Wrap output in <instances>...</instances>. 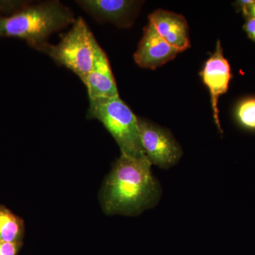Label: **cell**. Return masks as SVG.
<instances>
[{"label": "cell", "mask_w": 255, "mask_h": 255, "mask_svg": "<svg viewBox=\"0 0 255 255\" xmlns=\"http://www.w3.org/2000/svg\"><path fill=\"white\" fill-rule=\"evenodd\" d=\"M238 125L248 131L255 132V97L240 101L235 112Z\"/></svg>", "instance_id": "12"}, {"label": "cell", "mask_w": 255, "mask_h": 255, "mask_svg": "<svg viewBox=\"0 0 255 255\" xmlns=\"http://www.w3.org/2000/svg\"><path fill=\"white\" fill-rule=\"evenodd\" d=\"M77 2L96 19L120 27L130 26L141 4L140 1L128 0H82Z\"/></svg>", "instance_id": "8"}, {"label": "cell", "mask_w": 255, "mask_h": 255, "mask_svg": "<svg viewBox=\"0 0 255 255\" xmlns=\"http://www.w3.org/2000/svg\"><path fill=\"white\" fill-rule=\"evenodd\" d=\"M235 5L236 9L241 11L246 18H255V0H242L236 1Z\"/></svg>", "instance_id": "13"}, {"label": "cell", "mask_w": 255, "mask_h": 255, "mask_svg": "<svg viewBox=\"0 0 255 255\" xmlns=\"http://www.w3.org/2000/svg\"><path fill=\"white\" fill-rule=\"evenodd\" d=\"M23 221L5 208L0 207V241L20 243Z\"/></svg>", "instance_id": "11"}, {"label": "cell", "mask_w": 255, "mask_h": 255, "mask_svg": "<svg viewBox=\"0 0 255 255\" xmlns=\"http://www.w3.org/2000/svg\"><path fill=\"white\" fill-rule=\"evenodd\" d=\"M200 76L211 95L215 124L221 135H223V130L219 120L218 105L219 97L228 92L230 81L232 78V73L230 64L223 55L222 46L219 40L216 44L214 53L204 64Z\"/></svg>", "instance_id": "6"}, {"label": "cell", "mask_w": 255, "mask_h": 255, "mask_svg": "<svg viewBox=\"0 0 255 255\" xmlns=\"http://www.w3.org/2000/svg\"><path fill=\"white\" fill-rule=\"evenodd\" d=\"M147 157L121 155L106 179L101 203L106 214L136 216L157 205L162 188Z\"/></svg>", "instance_id": "1"}, {"label": "cell", "mask_w": 255, "mask_h": 255, "mask_svg": "<svg viewBox=\"0 0 255 255\" xmlns=\"http://www.w3.org/2000/svg\"><path fill=\"white\" fill-rule=\"evenodd\" d=\"M99 44L86 22L80 17L57 45L47 43L41 51L49 55L55 63L76 74L80 79L91 71Z\"/></svg>", "instance_id": "4"}, {"label": "cell", "mask_w": 255, "mask_h": 255, "mask_svg": "<svg viewBox=\"0 0 255 255\" xmlns=\"http://www.w3.org/2000/svg\"><path fill=\"white\" fill-rule=\"evenodd\" d=\"M149 23L164 41L179 53L190 47L189 26L182 15L159 9L149 16Z\"/></svg>", "instance_id": "10"}, {"label": "cell", "mask_w": 255, "mask_h": 255, "mask_svg": "<svg viewBox=\"0 0 255 255\" xmlns=\"http://www.w3.org/2000/svg\"><path fill=\"white\" fill-rule=\"evenodd\" d=\"M243 28H244L248 36L255 43V18H246V23Z\"/></svg>", "instance_id": "15"}, {"label": "cell", "mask_w": 255, "mask_h": 255, "mask_svg": "<svg viewBox=\"0 0 255 255\" xmlns=\"http://www.w3.org/2000/svg\"><path fill=\"white\" fill-rule=\"evenodd\" d=\"M81 80L87 87L90 100L119 97L110 61L100 46L96 51L91 71Z\"/></svg>", "instance_id": "9"}, {"label": "cell", "mask_w": 255, "mask_h": 255, "mask_svg": "<svg viewBox=\"0 0 255 255\" xmlns=\"http://www.w3.org/2000/svg\"><path fill=\"white\" fill-rule=\"evenodd\" d=\"M179 53V50L164 41L148 22L144 28L143 36L134 54V59L141 68L155 70L173 60Z\"/></svg>", "instance_id": "7"}, {"label": "cell", "mask_w": 255, "mask_h": 255, "mask_svg": "<svg viewBox=\"0 0 255 255\" xmlns=\"http://www.w3.org/2000/svg\"><path fill=\"white\" fill-rule=\"evenodd\" d=\"M71 10L58 1H46L28 6L10 16H0V37L26 40L41 50L55 32L75 22Z\"/></svg>", "instance_id": "2"}, {"label": "cell", "mask_w": 255, "mask_h": 255, "mask_svg": "<svg viewBox=\"0 0 255 255\" xmlns=\"http://www.w3.org/2000/svg\"><path fill=\"white\" fill-rule=\"evenodd\" d=\"M87 116L105 126L118 144L121 155L137 159L146 157L138 118L120 97L90 100Z\"/></svg>", "instance_id": "3"}, {"label": "cell", "mask_w": 255, "mask_h": 255, "mask_svg": "<svg viewBox=\"0 0 255 255\" xmlns=\"http://www.w3.org/2000/svg\"><path fill=\"white\" fill-rule=\"evenodd\" d=\"M138 125L142 148L151 164L169 169L179 162L182 149L169 130L139 118Z\"/></svg>", "instance_id": "5"}, {"label": "cell", "mask_w": 255, "mask_h": 255, "mask_svg": "<svg viewBox=\"0 0 255 255\" xmlns=\"http://www.w3.org/2000/svg\"><path fill=\"white\" fill-rule=\"evenodd\" d=\"M20 246V243L0 241V255H16Z\"/></svg>", "instance_id": "14"}]
</instances>
